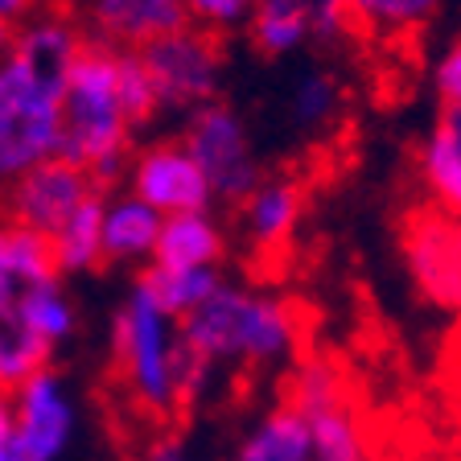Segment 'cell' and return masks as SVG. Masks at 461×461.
Here are the masks:
<instances>
[{"mask_svg": "<svg viewBox=\"0 0 461 461\" xmlns=\"http://www.w3.org/2000/svg\"><path fill=\"white\" fill-rule=\"evenodd\" d=\"M136 124L120 91V50L104 41H83L75 67L62 86V132L58 157L91 177L95 185H112L124 177L132 157Z\"/></svg>", "mask_w": 461, "mask_h": 461, "instance_id": "7a4b0ae2", "label": "cell"}, {"mask_svg": "<svg viewBox=\"0 0 461 461\" xmlns=\"http://www.w3.org/2000/svg\"><path fill=\"white\" fill-rule=\"evenodd\" d=\"M182 144L190 149L194 165L202 169L214 202L240 206L259 185V177H264V165H259L256 140L248 132V120L230 104H222V99L185 115Z\"/></svg>", "mask_w": 461, "mask_h": 461, "instance_id": "5b68a950", "label": "cell"}, {"mask_svg": "<svg viewBox=\"0 0 461 461\" xmlns=\"http://www.w3.org/2000/svg\"><path fill=\"white\" fill-rule=\"evenodd\" d=\"M144 461H190L185 457V445L182 437H173V432H161L149 449H144Z\"/></svg>", "mask_w": 461, "mask_h": 461, "instance_id": "83f0119b", "label": "cell"}, {"mask_svg": "<svg viewBox=\"0 0 461 461\" xmlns=\"http://www.w3.org/2000/svg\"><path fill=\"white\" fill-rule=\"evenodd\" d=\"M99 190H104V185L91 182L78 165L62 161V157H50V161L25 169L17 182H9V194H5V219L25 227V230H38V235L50 240V235Z\"/></svg>", "mask_w": 461, "mask_h": 461, "instance_id": "8fae6325", "label": "cell"}, {"mask_svg": "<svg viewBox=\"0 0 461 461\" xmlns=\"http://www.w3.org/2000/svg\"><path fill=\"white\" fill-rule=\"evenodd\" d=\"M301 214H305V185L288 173H264L256 190L240 202L243 243L259 259L280 256L297 235Z\"/></svg>", "mask_w": 461, "mask_h": 461, "instance_id": "4fadbf2b", "label": "cell"}, {"mask_svg": "<svg viewBox=\"0 0 461 461\" xmlns=\"http://www.w3.org/2000/svg\"><path fill=\"white\" fill-rule=\"evenodd\" d=\"M112 355L124 395L153 420H169L182 408L177 363H182V321L169 317L149 288L136 280L112 321Z\"/></svg>", "mask_w": 461, "mask_h": 461, "instance_id": "277c9868", "label": "cell"}, {"mask_svg": "<svg viewBox=\"0 0 461 461\" xmlns=\"http://www.w3.org/2000/svg\"><path fill=\"white\" fill-rule=\"evenodd\" d=\"M251 0H185V13H190V25L206 29V33H230V29H243Z\"/></svg>", "mask_w": 461, "mask_h": 461, "instance_id": "484cf974", "label": "cell"}, {"mask_svg": "<svg viewBox=\"0 0 461 461\" xmlns=\"http://www.w3.org/2000/svg\"><path fill=\"white\" fill-rule=\"evenodd\" d=\"M62 276L54 264L50 240L38 230H25L0 214V309L17 305L33 285Z\"/></svg>", "mask_w": 461, "mask_h": 461, "instance_id": "ac0fdd59", "label": "cell"}, {"mask_svg": "<svg viewBox=\"0 0 461 461\" xmlns=\"http://www.w3.org/2000/svg\"><path fill=\"white\" fill-rule=\"evenodd\" d=\"M400 256L412 288L437 313L461 317V219L429 202L412 206L400 227Z\"/></svg>", "mask_w": 461, "mask_h": 461, "instance_id": "52a82bcc", "label": "cell"}, {"mask_svg": "<svg viewBox=\"0 0 461 461\" xmlns=\"http://www.w3.org/2000/svg\"><path fill=\"white\" fill-rule=\"evenodd\" d=\"M5 41H9V29L0 25V50H5Z\"/></svg>", "mask_w": 461, "mask_h": 461, "instance_id": "4dcf8cb0", "label": "cell"}, {"mask_svg": "<svg viewBox=\"0 0 461 461\" xmlns=\"http://www.w3.org/2000/svg\"><path fill=\"white\" fill-rule=\"evenodd\" d=\"M153 78L157 104L161 112H198L222 95V75H227V58L214 33L198 25H185L153 46L136 50Z\"/></svg>", "mask_w": 461, "mask_h": 461, "instance_id": "8992f818", "label": "cell"}, {"mask_svg": "<svg viewBox=\"0 0 461 461\" xmlns=\"http://www.w3.org/2000/svg\"><path fill=\"white\" fill-rule=\"evenodd\" d=\"M38 9H46L41 0H0V25H5V29H17L21 21H29Z\"/></svg>", "mask_w": 461, "mask_h": 461, "instance_id": "f1b7e54d", "label": "cell"}, {"mask_svg": "<svg viewBox=\"0 0 461 461\" xmlns=\"http://www.w3.org/2000/svg\"><path fill=\"white\" fill-rule=\"evenodd\" d=\"M243 33L248 46L268 62L301 54L313 41V0H251Z\"/></svg>", "mask_w": 461, "mask_h": 461, "instance_id": "2e32d148", "label": "cell"}, {"mask_svg": "<svg viewBox=\"0 0 461 461\" xmlns=\"http://www.w3.org/2000/svg\"><path fill=\"white\" fill-rule=\"evenodd\" d=\"M445 0H342L346 33H358L366 41H400L416 38L437 21Z\"/></svg>", "mask_w": 461, "mask_h": 461, "instance_id": "d6986e66", "label": "cell"}, {"mask_svg": "<svg viewBox=\"0 0 461 461\" xmlns=\"http://www.w3.org/2000/svg\"><path fill=\"white\" fill-rule=\"evenodd\" d=\"M288 128L297 136H326L346 112V86L334 70L309 67L293 78L285 99Z\"/></svg>", "mask_w": 461, "mask_h": 461, "instance_id": "ffe728a7", "label": "cell"}, {"mask_svg": "<svg viewBox=\"0 0 461 461\" xmlns=\"http://www.w3.org/2000/svg\"><path fill=\"white\" fill-rule=\"evenodd\" d=\"M288 403L301 412L309 432V449L313 461H371L366 441L358 429L355 403L342 387V375L330 358H305L293 375V392Z\"/></svg>", "mask_w": 461, "mask_h": 461, "instance_id": "ba28073f", "label": "cell"}, {"mask_svg": "<svg viewBox=\"0 0 461 461\" xmlns=\"http://www.w3.org/2000/svg\"><path fill=\"white\" fill-rule=\"evenodd\" d=\"M227 256V230L214 211H190L161 219V235L149 264L165 268H219Z\"/></svg>", "mask_w": 461, "mask_h": 461, "instance_id": "e0dca14e", "label": "cell"}, {"mask_svg": "<svg viewBox=\"0 0 461 461\" xmlns=\"http://www.w3.org/2000/svg\"><path fill=\"white\" fill-rule=\"evenodd\" d=\"M190 25L185 0H86L83 33L115 50H144Z\"/></svg>", "mask_w": 461, "mask_h": 461, "instance_id": "7c38bea8", "label": "cell"}, {"mask_svg": "<svg viewBox=\"0 0 461 461\" xmlns=\"http://www.w3.org/2000/svg\"><path fill=\"white\" fill-rule=\"evenodd\" d=\"M182 342L211 375L222 366H276L297 355L301 321L288 301L222 280L190 317H182Z\"/></svg>", "mask_w": 461, "mask_h": 461, "instance_id": "3957f363", "label": "cell"}, {"mask_svg": "<svg viewBox=\"0 0 461 461\" xmlns=\"http://www.w3.org/2000/svg\"><path fill=\"white\" fill-rule=\"evenodd\" d=\"M21 313H25V321L33 326V334L46 338L50 346H62L70 334H75L78 326V313H75V301L67 297V288H62V276L54 280H41V285H33L21 297Z\"/></svg>", "mask_w": 461, "mask_h": 461, "instance_id": "d4e9b609", "label": "cell"}, {"mask_svg": "<svg viewBox=\"0 0 461 461\" xmlns=\"http://www.w3.org/2000/svg\"><path fill=\"white\" fill-rule=\"evenodd\" d=\"M136 280L149 288V297H153L165 313L182 321V317H190L194 309L222 285V272L219 268H165V264H149Z\"/></svg>", "mask_w": 461, "mask_h": 461, "instance_id": "cb8c5ba5", "label": "cell"}, {"mask_svg": "<svg viewBox=\"0 0 461 461\" xmlns=\"http://www.w3.org/2000/svg\"><path fill=\"white\" fill-rule=\"evenodd\" d=\"M416 182L429 206L461 219V104H441L416 144Z\"/></svg>", "mask_w": 461, "mask_h": 461, "instance_id": "5bb4252c", "label": "cell"}, {"mask_svg": "<svg viewBox=\"0 0 461 461\" xmlns=\"http://www.w3.org/2000/svg\"><path fill=\"white\" fill-rule=\"evenodd\" d=\"M432 91L441 104H461V33L445 41V50L432 62Z\"/></svg>", "mask_w": 461, "mask_h": 461, "instance_id": "4316f807", "label": "cell"}, {"mask_svg": "<svg viewBox=\"0 0 461 461\" xmlns=\"http://www.w3.org/2000/svg\"><path fill=\"white\" fill-rule=\"evenodd\" d=\"M128 194L153 206L161 219L190 211H214V194L194 165L190 149L182 140H153L144 149H132L124 169Z\"/></svg>", "mask_w": 461, "mask_h": 461, "instance_id": "30bf717a", "label": "cell"}, {"mask_svg": "<svg viewBox=\"0 0 461 461\" xmlns=\"http://www.w3.org/2000/svg\"><path fill=\"white\" fill-rule=\"evenodd\" d=\"M50 358H54V346L33 334V326L21 313V301L0 309V392H17L29 375L46 371Z\"/></svg>", "mask_w": 461, "mask_h": 461, "instance_id": "7402d4cb", "label": "cell"}, {"mask_svg": "<svg viewBox=\"0 0 461 461\" xmlns=\"http://www.w3.org/2000/svg\"><path fill=\"white\" fill-rule=\"evenodd\" d=\"M104 194H91V198L70 214L62 227L50 235V251H54V264L62 276H78V272H95L104 264V243H99V219H104Z\"/></svg>", "mask_w": 461, "mask_h": 461, "instance_id": "603a6c76", "label": "cell"}, {"mask_svg": "<svg viewBox=\"0 0 461 461\" xmlns=\"http://www.w3.org/2000/svg\"><path fill=\"white\" fill-rule=\"evenodd\" d=\"M161 235V214L144 206L132 194H104V219H99V243L104 264H149Z\"/></svg>", "mask_w": 461, "mask_h": 461, "instance_id": "9a60e30c", "label": "cell"}, {"mask_svg": "<svg viewBox=\"0 0 461 461\" xmlns=\"http://www.w3.org/2000/svg\"><path fill=\"white\" fill-rule=\"evenodd\" d=\"M86 33L62 9H38L0 50V185L58 157L62 86Z\"/></svg>", "mask_w": 461, "mask_h": 461, "instance_id": "6da1fadb", "label": "cell"}, {"mask_svg": "<svg viewBox=\"0 0 461 461\" xmlns=\"http://www.w3.org/2000/svg\"><path fill=\"white\" fill-rule=\"evenodd\" d=\"M9 441H13V400L9 392H0V461H9Z\"/></svg>", "mask_w": 461, "mask_h": 461, "instance_id": "f546056e", "label": "cell"}, {"mask_svg": "<svg viewBox=\"0 0 461 461\" xmlns=\"http://www.w3.org/2000/svg\"><path fill=\"white\" fill-rule=\"evenodd\" d=\"M230 461H313L301 412L288 400L276 403V408L240 441V449H235Z\"/></svg>", "mask_w": 461, "mask_h": 461, "instance_id": "44dd1931", "label": "cell"}, {"mask_svg": "<svg viewBox=\"0 0 461 461\" xmlns=\"http://www.w3.org/2000/svg\"><path fill=\"white\" fill-rule=\"evenodd\" d=\"M13 400V441L9 461H58L75 437V400L54 366L29 375Z\"/></svg>", "mask_w": 461, "mask_h": 461, "instance_id": "9c48e42d", "label": "cell"}]
</instances>
